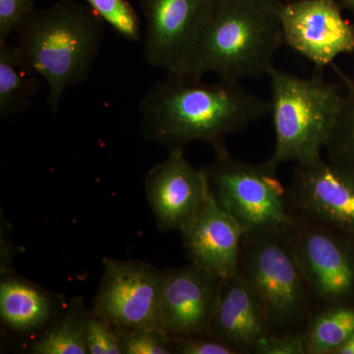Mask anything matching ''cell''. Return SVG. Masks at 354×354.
Instances as JSON below:
<instances>
[{"instance_id":"cell-16","label":"cell","mask_w":354,"mask_h":354,"mask_svg":"<svg viewBox=\"0 0 354 354\" xmlns=\"http://www.w3.org/2000/svg\"><path fill=\"white\" fill-rule=\"evenodd\" d=\"M55 312L50 295L36 286L14 277L0 283V316L18 332H30L48 322Z\"/></svg>"},{"instance_id":"cell-28","label":"cell","mask_w":354,"mask_h":354,"mask_svg":"<svg viewBox=\"0 0 354 354\" xmlns=\"http://www.w3.org/2000/svg\"><path fill=\"white\" fill-rule=\"evenodd\" d=\"M341 2L344 6H348V8L354 11V0H341Z\"/></svg>"},{"instance_id":"cell-25","label":"cell","mask_w":354,"mask_h":354,"mask_svg":"<svg viewBox=\"0 0 354 354\" xmlns=\"http://www.w3.org/2000/svg\"><path fill=\"white\" fill-rule=\"evenodd\" d=\"M255 354H306V332L265 335L254 346Z\"/></svg>"},{"instance_id":"cell-13","label":"cell","mask_w":354,"mask_h":354,"mask_svg":"<svg viewBox=\"0 0 354 354\" xmlns=\"http://www.w3.org/2000/svg\"><path fill=\"white\" fill-rule=\"evenodd\" d=\"M145 190L162 232H180L211 193L206 171L193 167L183 149L169 150L164 160L153 165L147 174Z\"/></svg>"},{"instance_id":"cell-24","label":"cell","mask_w":354,"mask_h":354,"mask_svg":"<svg viewBox=\"0 0 354 354\" xmlns=\"http://www.w3.org/2000/svg\"><path fill=\"white\" fill-rule=\"evenodd\" d=\"M32 0H0V44L16 34L21 24L35 10Z\"/></svg>"},{"instance_id":"cell-22","label":"cell","mask_w":354,"mask_h":354,"mask_svg":"<svg viewBox=\"0 0 354 354\" xmlns=\"http://www.w3.org/2000/svg\"><path fill=\"white\" fill-rule=\"evenodd\" d=\"M124 354L174 353V341L158 328L125 329L118 328Z\"/></svg>"},{"instance_id":"cell-8","label":"cell","mask_w":354,"mask_h":354,"mask_svg":"<svg viewBox=\"0 0 354 354\" xmlns=\"http://www.w3.org/2000/svg\"><path fill=\"white\" fill-rule=\"evenodd\" d=\"M104 277L93 313L118 328H158L167 271L140 261L104 258Z\"/></svg>"},{"instance_id":"cell-3","label":"cell","mask_w":354,"mask_h":354,"mask_svg":"<svg viewBox=\"0 0 354 354\" xmlns=\"http://www.w3.org/2000/svg\"><path fill=\"white\" fill-rule=\"evenodd\" d=\"M104 24L91 7L59 0L48 8L36 9L16 32L15 46L25 68L48 84L53 113L59 111L65 91L90 77Z\"/></svg>"},{"instance_id":"cell-23","label":"cell","mask_w":354,"mask_h":354,"mask_svg":"<svg viewBox=\"0 0 354 354\" xmlns=\"http://www.w3.org/2000/svg\"><path fill=\"white\" fill-rule=\"evenodd\" d=\"M87 346L88 354H124L118 328L93 312L87 324Z\"/></svg>"},{"instance_id":"cell-10","label":"cell","mask_w":354,"mask_h":354,"mask_svg":"<svg viewBox=\"0 0 354 354\" xmlns=\"http://www.w3.org/2000/svg\"><path fill=\"white\" fill-rule=\"evenodd\" d=\"M297 216L333 232L354 234V176L323 157L297 165L288 187Z\"/></svg>"},{"instance_id":"cell-12","label":"cell","mask_w":354,"mask_h":354,"mask_svg":"<svg viewBox=\"0 0 354 354\" xmlns=\"http://www.w3.org/2000/svg\"><path fill=\"white\" fill-rule=\"evenodd\" d=\"M223 279L190 264L165 276L158 329L171 339L209 335Z\"/></svg>"},{"instance_id":"cell-14","label":"cell","mask_w":354,"mask_h":354,"mask_svg":"<svg viewBox=\"0 0 354 354\" xmlns=\"http://www.w3.org/2000/svg\"><path fill=\"white\" fill-rule=\"evenodd\" d=\"M180 234L191 264L221 279L239 272L243 230L211 193Z\"/></svg>"},{"instance_id":"cell-11","label":"cell","mask_w":354,"mask_h":354,"mask_svg":"<svg viewBox=\"0 0 354 354\" xmlns=\"http://www.w3.org/2000/svg\"><path fill=\"white\" fill-rule=\"evenodd\" d=\"M285 44L317 68L354 50V29L335 0H297L281 14Z\"/></svg>"},{"instance_id":"cell-9","label":"cell","mask_w":354,"mask_h":354,"mask_svg":"<svg viewBox=\"0 0 354 354\" xmlns=\"http://www.w3.org/2000/svg\"><path fill=\"white\" fill-rule=\"evenodd\" d=\"M145 20L147 64L167 72L180 68L201 37L215 0H139Z\"/></svg>"},{"instance_id":"cell-27","label":"cell","mask_w":354,"mask_h":354,"mask_svg":"<svg viewBox=\"0 0 354 354\" xmlns=\"http://www.w3.org/2000/svg\"><path fill=\"white\" fill-rule=\"evenodd\" d=\"M334 354H354V334Z\"/></svg>"},{"instance_id":"cell-18","label":"cell","mask_w":354,"mask_h":354,"mask_svg":"<svg viewBox=\"0 0 354 354\" xmlns=\"http://www.w3.org/2000/svg\"><path fill=\"white\" fill-rule=\"evenodd\" d=\"M91 313L81 298L70 302L62 318L32 342L35 354H87V324Z\"/></svg>"},{"instance_id":"cell-7","label":"cell","mask_w":354,"mask_h":354,"mask_svg":"<svg viewBox=\"0 0 354 354\" xmlns=\"http://www.w3.org/2000/svg\"><path fill=\"white\" fill-rule=\"evenodd\" d=\"M288 239L314 313L342 305L354 290V261L339 234L297 215Z\"/></svg>"},{"instance_id":"cell-1","label":"cell","mask_w":354,"mask_h":354,"mask_svg":"<svg viewBox=\"0 0 354 354\" xmlns=\"http://www.w3.org/2000/svg\"><path fill=\"white\" fill-rule=\"evenodd\" d=\"M143 136L169 150L204 142L216 153L227 150L230 135L271 114V102L241 82L207 83L203 77L167 72L140 102Z\"/></svg>"},{"instance_id":"cell-26","label":"cell","mask_w":354,"mask_h":354,"mask_svg":"<svg viewBox=\"0 0 354 354\" xmlns=\"http://www.w3.org/2000/svg\"><path fill=\"white\" fill-rule=\"evenodd\" d=\"M174 341V353L178 354H239L225 342L212 337H189Z\"/></svg>"},{"instance_id":"cell-4","label":"cell","mask_w":354,"mask_h":354,"mask_svg":"<svg viewBox=\"0 0 354 354\" xmlns=\"http://www.w3.org/2000/svg\"><path fill=\"white\" fill-rule=\"evenodd\" d=\"M276 145L269 158L306 165L322 157L339 120L344 97L320 74L300 78L277 68L269 73Z\"/></svg>"},{"instance_id":"cell-20","label":"cell","mask_w":354,"mask_h":354,"mask_svg":"<svg viewBox=\"0 0 354 354\" xmlns=\"http://www.w3.org/2000/svg\"><path fill=\"white\" fill-rule=\"evenodd\" d=\"M324 151L330 164L354 176V86L344 97L339 120Z\"/></svg>"},{"instance_id":"cell-15","label":"cell","mask_w":354,"mask_h":354,"mask_svg":"<svg viewBox=\"0 0 354 354\" xmlns=\"http://www.w3.org/2000/svg\"><path fill=\"white\" fill-rule=\"evenodd\" d=\"M271 334L259 299L239 272L223 279L209 335L241 353H252L254 346Z\"/></svg>"},{"instance_id":"cell-6","label":"cell","mask_w":354,"mask_h":354,"mask_svg":"<svg viewBox=\"0 0 354 354\" xmlns=\"http://www.w3.org/2000/svg\"><path fill=\"white\" fill-rule=\"evenodd\" d=\"M216 157L205 169L209 191L244 234L288 232L292 227L297 214L276 167L268 160L257 165L241 162L228 150Z\"/></svg>"},{"instance_id":"cell-21","label":"cell","mask_w":354,"mask_h":354,"mask_svg":"<svg viewBox=\"0 0 354 354\" xmlns=\"http://www.w3.org/2000/svg\"><path fill=\"white\" fill-rule=\"evenodd\" d=\"M91 8L106 24L131 43L142 39L141 20L127 0H87Z\"/></svg>"},{"instance_id":"cell-17","label":"cell","mask_w":354,"mask_h":354,"mask_svg":"<svg viewBox=\"0 0 354 354\" xmlns=\"http://www.w3.org/2000/svg\"><path fill=\"white\" fill-rule=\"evenodd\" d=\"M21 62L15 46L0 44V118L22 113L39 88L38 78Z\"/></svg>"},{"instance_id":"cell-19","label":"cell","mask_w":354,"mask_h":354,"mask_svg":"<svg viewBox=\"0 0 354 354\" xmlns=\"http://www.w3.org/2000/svg\"><path fill=\"white\" fill-rule=\"evenodd\" d=\"M353 334V307L337 305L317 311L306 330V354L334 353Z\"/></svg>"},{"instance_id":"cell-5","label":"cell","mask_w":354,"mask_h":354,"mask_svg":"<svg viewBox=\"0 0 354 354\" xmlns=\"http://www.w3.org/2000/svg\"><path fill=\"white\" fill-rule=\"evenodd\" d=\"M239 272L259 299L272 334L306 332L314 308L288 232L244 234Z\"/></svg>"},{"instance_id":"cell-2","label":"cell","mask_w":354,"mask_h":354,"mask_svg":"<svg viewBox=\"0 0 354 354\" xmlns=\"http://www.w3.org/2000/svg\"><path fill=\"white\" fill-rule=\"evenodd\" d=\"M283 4L281 0H215L196 46L172 72L214 74L234 82L269 75L274 55L285 44Z\"/></svg>"}]
</instances>
